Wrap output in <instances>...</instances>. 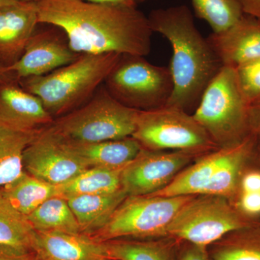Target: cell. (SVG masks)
<instances>
[{
    "instance_id": "cell-1",
    "label": "cell",
    "mask_w": 260,
    "mask_h": 260,
    "mask_svg": "<svg viewBox=\"0 0 260 260\" xmlns=\"http://www.w3.org/2000/svg\"><path fill=\"white\" fill-rule=\"evenodd\" d=\"M37 6L39 23L61 29L78 54L145 56L151 51L153 31L135 5L39 0Z\"/></svg>"
},
{
    "instance_id": "cell-2",
    "label": "cell",
    "mask_w": 260,
    "mask_h": 260,
    "mask_svg": "<svg viewBox=\"0 0 260 260\" xmlns=\"http://www.w3.org/2000/svg\"><path fill=\"white\" fill-rule=\"evenodd\" d=\"M148 18L152 30L165 37L172 49L169 69L174 88L167 106L189 113L223 65L186 5L153 10Z\"/></svg>"
},
{
    "instance_id": "cell-3",
    "label": "cell",
    "mask_w": 260,
    "mask_h": 260,
    "mask_svg": "<svg viewBox=\"0 0 260 260\" xmlns=\"http://www.w3.org/2000/svg\"><path fill=\"white\" fill-rule=\"evenodd\" d=\"M121 54H80L75 61L42 76L18 81L42 101L54 119L88 102L104 83Z\"/></svg>"
},
{
    "instance_id": "cell-4",
    "label": "cell",
    "mask_w": 260,
    "mask_h": 260,
    "mask_svg": "<svg viewBox=\"0 0 260 260\" xmlns=\"http://www.w3.org/2000/svg\"><path fill=\"white\" fill-rule=\"evenodd\" d=\"M249 107L235 69L223 66L205 89L192 116L218 148H225L244 140L242 137L250 126Z\"/></svg>"
},
{
    "instance_id": "cell-5",
    "label": "cell",
    "mask_w": 260,
    "mask_h": 260,
    "mask_svg": "<svg viewBox=\"0 0 260 260\" xmlns=\"http://www.w3.org/2000/svg\"><path fill=\"white\" fill-rule=\"evenodd\" d=\"M138 111L123 105L104 84L91 99L73 112L54 119L51 126L66 139L95 143L133 135Z\"/></svg>"
},
{
    "instance_id": "cell-6",
    "label": "cell",
    "mask_w": 260,
    "mask_h": 260,
    "mask_svg": "<svg viewBox=\"0 0 260 260\" xmlns=\"http://www.w3.org/2000/svg\"><path fill=\"white\" fill-rule=\"evenodd\" d=\"M104 85L116 101L138 111L165 107L174 88L169 68L132 54H121Z\"/></svg>"
},
{
    "instance_id": "cell-7",
    "label": "cell",
    "mask_w": 260,
    "mask_h": 260,
    "mask_svg": "<svg viewBox=\"0 0 260 260\" xmlns=\"http://www.w3.org/2000/svg\"><path fill=\"white\" fill-rule=\"evenodd\" d=\"M194 196H127L105 226L90 237L99 242L116 239L166 237L183 205Z\"/></svg>"
},
{
    "instance_id": "cell-8",
    "label": "cell",
    "mask_w": 260,
    "mask_h": 260,
    "mask_svg": "<svg viewBox=\"0 0 260 260\" xmlns=\"http://www.w3.org/2000/svg\"><path fill=\"white\" fill-rule=\"evenodd\" d=\"M132 137L142 148L150 150H174L198 155L218 148L192 114L169 106L138 111Z\"/></svg>"
},
{
    "instance_id": "cell-9",
    "label": "cell",
    "mask_w": 260,
    "mask_h": 260,
    "mask_svg": "<svg viewBox=\"0 0 260 260\" xmlns=\"http://www.w3.org/2000/svg\"><path fill=\"white\" fill-rule=\"evenodd\" d=\"M244 227L225 198L198 195L179 210L168 227L166 237L208 248Z\"/></svg>"
},
{
    "instance_id": "cell-10",
    "label": "cell",
    "mask_w": 260,
    "mask_h": 260,
    "mask_svg": "<svg viewBox=\"0 0 260 260\" xmlns=\"http://www.w3.org/2000/svg\"><path fill=\"white\" fill-rule=\"evenodd\" d=\"M23 162L25 172L54 185L90 168L51 125L42 129L25 149Z\"/></svg>"
},
{
    "instance_id": "cell-11",
    "label": "cell",
    "mask_w": 260,
    "mask_h": 260,
    "mask_svg": "<svg viewBox=\"0 0 260 260\" xmlns=\"http://www.w3.org/2000/svg\"><path fill=\"white\" fill-rule=\"evenodd\" d=\"M195 154L184 151L162 152L142 148L121 172V185L127 196H143L165 187Z\"/></svg>"
},
{
    "instance_id": "cell-12",
    "label": "cell",
    "mask_w": 260,
    "mask_h": 260,
    "mask_svg": "<svg viewBox=\"0 0 260 260\" xmlns=\"http://www.w3.org/2000/svg\"><path fill=\"white\" fill-rule=\"evenodd\" d=\"M51 26L34 32L21 57L15 64L5 68L13 79L18 82L49 74L73 62L80 55L72 49L65 32L58 27Z\"/></svg>"
},
{
    "instance_id": "cell-13",
    "label": "cell",
    "mask_w": 260,
    "mask_h": 260,
    "mask_svg": "<svg viewBox=\"0 0 260 260\" xmlns=\"http://www.w3.org/2000/svg\"><path fill=\"white\" fill-rule=\"evenodd\" d=\"M223 66L237 68L260 59V20L244 15L232 27L208 38Z\"/></svg>"
},
{
    "instance_id": "cell-14",
    "label": "cell",
    "mask_w": 260,
    "mask_h": 260,
    "mask_svg": "<svg viewBox=\"0 0 260 260\" xmlns=\"http://www.w3.org/2000/svg\"><path fill=\"white\" fill-rule=\"evenodd\" d=\"M39 23L37 3L0 8V64L8 68L21 57Z\"/></svg>"
},
{
    "instance_id": "cell-15",
    "label": "cell",
    "mask_w": 260,
    "mask_h": 260,
    "mask_svg": "<svg viewBox=\"0 0 260 260\" xmlns=\"http://www.w3.org/2000/svg\"><path fill=\"white\" fill-rule=\"evenodd\" d=\"M32 253L37 260H111L103 242L84 234L36 231Z\"/></svg>"
},
{
    "instance_id": "cell-16",
    "label": "cell",
    "mask_w": 260,
    "mask_h": 260,
    "mask_svg": "<svg viewBox=\"0 0 260 260\" xmlns=\"http://www.w3.org/2000/svg\"><path fill=\"white\" fill-rule=\"evenodd\" d=\"M0 119L26 130L44 129L54 121L40 99L22 88L16 80L0 83Z\"/></svg>"
},
{
    "instance_id": "cell-17",
    "label": "cell",
    "mask_w": 260,
    "mask_h": 260,
    "mask_svg": "<svg viewBox=\"0 0 260 260\" xmlns=\"http://www.w3.org/2000/svg\"><path fill=\"white\" fill-rule=\"evenodd\" d=\"M64 139L70 148L89 167L123 169L138 155L142 149L140 143L132 136L95 143Z\"/></svg>"
},
{
    "instance_id": "cell-18",
    "label": "cell",
    "mask_w": 260,
    "mask_h": 260,
    "mask_svg": "<svg viewBox=\"0 0 260 260\" xmlns=\"http://www.w3.org/2000/svg\"><path fill=\"white\" fill-rule=\"evenodd\" d=\"M127 197L122 189L106 194L78 195L68 199L82 234L90 236L107 225Z\"/></svg>"
},
{
    "instance_id": "cell-19",
    "label": "cell",
    "mask_w": 260,
    "mask_h": 260,
    "mask_svg": "<svg viewBox=\"0 0 260 260\" xmlns=\"http://www.w3.org/2000/svg\"><path fill=\"white\" fill-rule=\"evenodd\" d=\"M42 129H19L0 119V188L23 174L24 152Z\"/></svg>"
},
{
    "instance_id": "cell-20",
    "label": "cell",
    "mask_w": 260,
    "mask_h": 260,
    "mask_svg": "<svg viewBox=\"0 0 260 260\" xmlns=\"http://www.w3.org/2000/svg\"><path fill=\"white\" fill-rule=\"evenodd\" d=\"M181 242L143 241L116 239L103 242L111 260H177V249Z\"/></svg>"
},
{
    "instance_id": "cell-21",
    "label": "cell",
    "mask_w": 260,
    "mask_h": 260,
    "mask_svg": "<svg viewBox=\"0 0 260 260\" xmlns=\"http://www.w3.org/2000/svg\"><path fill=\"white\" fill-rule=\"evenodd\" d=\"M0 189L10 204L25 216L49 198L57 196L56 185L32 177L25 171Z\"/></svg>"
},
{
    "instance_id": "cell-22",
    "label": "cell",
    "mask_w": 260,
    "mask_h": 260,
    "mask_svg": "<svg viewBox=\"0 0 260 260\" xmlns=\"http://www.w3.org/2000/svg\"><path fill=\"white\" fill-rule=\"evenodd\" d=\"M122 169L90 167L56 185L57 196L68 200L78 195L106 194L120 190Z\"/></svg>"
},
{
    "instance_id": "cell-23",
    "label": "cell",
    "mask_w": 260,
    "mask_h": 260,
    "mask_svg": "<svg viewBox=\"0 0 260 260\" xmlns=\"http://www.w3.org/2000/svg\"><path fill=\"white\" fill-rule=\"evenodd\" d=\"M35 234L27 216L15 209L0 189V246L32 253Z\"/></svg>"
},
{
    "instance_id": "cell-24",
    "label": "cell",
    "mask_w": 260,
    "mask_h": 260,
    "mask_svg": "<svg viewBox=\"0 0 260 260\" xmlns=\"http://www.w3.org/2000/svg\"><path fill=\"white\" fill-rule=\"evenodd\" d=\"M27 218L37 232L82 234L68 200L61 197L49 198L29 214Z\"/></svg>"
},
{
    "instance_id": "cell-25",
    "label": "cell",
    "mask_w": 260,
    "mask_h": 260,
    "mask_svg": "<svg viewBox=\"0 0 260 260\" xmlns=\"http://www.w3.org/2000/svg\"><path fill=\"white\" fill-rule=\"evenodd\" d=\"M195 15L211 27L223 32L235 25L244 14L238 0H191Z\"/></svg>"
},
{
    "instance_id": "cell-26",
    "label": "cell",
    "mask_w": 260,
    "mask_h": 260,
    "mask_svg": "<svg viewBox=\"0 0 260 260\" xmlns=\"http://www.w3.org/2000/svg\"><path fill=\"white\" fill-rule=\"evenodd\" d=\"M208 248L213 260H260V241L227 237Z\"/></svg>"
},
{
    "instance_id": "cell-27",
    "label": "cell",
    "mask_w": 260,
    "mask_h": 260,
    "mask_svg": "<svg viewBox=\"0 0 260 260\" xmlns=\"http://www.w3.org/2000/svg\"><path fill=\"white\" fill-rule=\"evenodd\" d=\"M243 96L249 106L260 102V59L234 68Z\"/></svg>"
},
{
    "instance_id": "cell-28",
    "label": "cell",
    "mask_w": 260,
    "mask_h": 260,
    "mask_svg": "<svg viewBox=\"0 0 260 260\" xmlns=\"http://www.w3.org/2000/svg\"><path fill=\"white\" fill-rule=\"evenodd\" d=\"M183 246L179 248L177 260H213L208 252V248L201 247L182 242Z\"/></svg>"
},
{
    "instance_id": "cell-29",
    "label": "cell",
    "mask_w": 260,
    "mask_h": 260,
    "mask_svg": "<svg viewBox=\"0 0 260 260\" xmlns=\"http://www.w3.org/2000/svg\"><path fill=\"white\" fill-rule=\"evenodd\" d=\"M239 204L246 213L250 215L260 213V192H243Z\"/></svg>"
},
{
    "instance_id": "cell-30",
    "label": "cell",
    "mask_w": 260,
    "mask_h": 260,
    "mask_svg": "<svg viewBox=\"0 0 260 260\" xmlns=\"http://www.w3.org/2000/svg\"><path fill=\"white\" fill-rule=\"evenodd\" d=\"M0 260H37L34 253L20 251L0 246Z\"/></svg>"
},
{
    "instance_id": "cell-31",
    "label": "cell",
    "mask_w": 260,
    "mask_h": 260,
    "mask_svg": "<svg viewBox=\"0 0 260 260\" xmlns=\"http://www.w3.org/2000/svg\"><path fill=\"white\" fill-rule=\"evenodd\" d=\"M243 192H260V173L246 174L242 182Z\"/></svg>"
},
{
    "instance_id": "cell-32",
    "label": "cell",
    "mask_w": 260,
    "mask_h": 260,
    "mask_svg": "<svg viewBox=\"0 0 260 260\" xmlns=\"http://www.w3.org/2000/svg\"><path fill=\"white\" fill-rule=\"evenodd\" d=\"M244 15L260 20V0H238Z\"/></svg>"
},
{
    "instance_id": "cell-33",
    "label": "cell",
    "mask_w": 260,
    "mask_h": 260,
    "mask_svg": "<svg viewBox=\"0 0 260 260\" xmlns=\"http://www.w3.org/2000/svg\"><path fill=\"white\" fill-rule=\"evenodd\" d=\"M249 125L260 133V102L249 107Z\"/></svg>"
},
{
    "instance_id": "cell-34",
    "label": "cell",
    "mask_w": 260,
    "mask_h": 260,
    "mask_svg": "<svg viewBox=\"0 0 260 260\" xmlns=\"http://www.w3.org/2000/svg\"><path fill=\"white\" fill-rule=\"evenodd\" d=\"M84 1L90 2L94 3H104V4H123L135 5L132 4L129 0H84Z\"/></svg>"
},
{
    "instance_id": "cell-35",
    "label": "cell",
    "mask_w": 260,
    "mask_h": 260,
    "mask_svg": "<svg viewBox=\"0 0 260 260\" xmlns=\"http://www.w3.org/2000/svg\"><path fill=\"white\" fill-rule=\"evenodd\" d=\"M10 80H15L5 70V67L0 64V83H5V82L10 81Z\"/></svg>"
},
{
    "instance_id": "cell-36",
    "label": "cell",
    "mask_w": 260,
    "mask_h": 260,
    "mask_svg": "<svg viewBox=\"0 0 260 260\" xmlns=\"http://www.w3.org/2000/svg\"><path fill=\"white\" fill-rule=\"evenodd\" d=\"M19 2H20V0H0V8L8 6V5L16 4Z\"/></svg>"
},
{
    "instance_id": "cell-37",
    "label": "cell",
    "mask_w": 260,
    "mask_h": 260,
    "mask_svg": "<svg viewBox=\"0 0 260 260\" xmlns=\"http://www.w3.org/2000/svg\"><path fill=\"white\" fill-rule=\"evenodd\" d=\"M20 2H24V3H37L39 0H20Z\"/></svg>"
},
{
    "instance_id": "cell-38",
    "label": "cell",
    "mask_w": 260,
    "mask_h": 260,
    "mask_svg": "<svg viewBox=\"0 0 260 260\" xmlns=\"http://www.w3.org/2000/svg\"><path fill=\"white\" fill-rule=\"evenodd\" d=\"M130 3H132V4L135 5L136 4L137 2H140V1H143V0H129Z\"/></svg>"
}]
</instances>
